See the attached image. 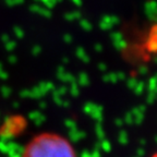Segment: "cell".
I'll list each match as a JSON object with an SVG mask.
<instances>
[{
  "instance_id": "1",
  "label": "cell",
  "mask_w": 157,
  "mask_h": 157,
  "mask_svg": "<svg viewBox=\"0 0 157 157\" xmlns=\"http://www.w3.org/2000/svg\"><path fill=\"white\" fill-rule=\"evenodd\" d=\"M21 157H78L72 143L52 132L39 133L24 147Z\"/></svg>"
},
{
  "instance_id": "2",
  "label": "cell",
  "mask_w": 157,
  "mask_h": 157,
  "mask_svg": "<svg viewBox=\"0 0 157 157\" xmlns=\"http://www.w3.org/2000/svg\"><path fill=\"white\" fill-rule=\"evenodd\" d=\"M152 157H157V152H156V153H155V154H154V155H153V156H152Z\"/></svg>"
}]
</instances>
